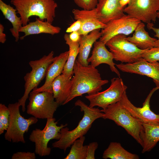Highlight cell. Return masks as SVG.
Segmentation results:
<instances>
[{
    "instance_id": "32",
    "label": "cell",
    "mask_w": 159,
    "mask_h": 159,
    "mask_svg": "<svg viewBox=\"0 0 159 159\" xmlns=\"http://www.w3.org/2000/svg\"><path fill=\"white\" fill-rule=\"evenodd\" d=\"M98 147L97 142H93L87 145V154L86 159H95V154Z\"/></svg>"
},
{
    "instance_id": "37",
    "label": "cell",
    "mask_w": 159,
    "mask_h": 159,
    "mask_svg": "<svg viewBox=\"0 0 159 159\" xmlns=\"http://www.w3.org/2000/svg\"><path fill=\"white\" fill-rule=\"evenodd\" d=\"M130 0H120V4L123 8L126 6Z\"/></svg>"
},
{
    "instance_id": "1",
    "label": "cell",
    "mask_w": 159,
    "mask_h": 159,
    "mask_svg": "<svg viewBox=\"0 0 159 159\" xmlns=\"http://www.w3.org/2000/svg\"><path fill=\"white\" fill-rule=\"evenodd\" d=\"M73 74L74 76L71 79L70 93L63 105L84 94L90 95L99 92L102 90V86L109 82L107 80L102 79L99 71L96 68L90 64L83 66L77 60L74 66Z\"/></svg>"
},
{
    "instance_id": "30",
    "label": "cell",
    "mask_w": 159,
    "mask_h": 159,
    "mask_svg": "<svg viewBox=\"0 0 159 159\" xmlns=\"http://www.w3.org/2000/svg\"><path fill=\"white\" fill-rule=\"evenodd\" d=\"M79 7L83 9L90 10L95 8L98 0H73Z\"/></svg>"
},
{
    "instance_id": "8",
    "label": "cell",
    "mask_w": 159,
    "mask_h": 159,
    "mask_svg": "<svg viewBox=\"0 0 159 159\" xmlns=\"http://www.w3.org/2000/svg\"><path fill=\"white\" fill-rule=\"evenodd\" d=\"M126 35L119 34L112 38L106 44L112 54L114 59L122 63H132L142 58L147 50H142L128 41Z\"/></svg>"
},
{
    "instance_id": "15",
    "label": "cell",
    "mask_w": 159,
    "mask_h": 159,
    "mask_svg": "<svg viewBox=\"0 0 159 159\" xmlns=\"http://www.w3.org/2000/svg\"><path fill=\"white\" fill-rule=\"evenodd\" d=\"M72 13L74 19L81 22V28L77 32L81 35H87L94 30L104 29L106 26V24L98 19L96 8L90 10L74 9Z\"/></svg>"
},
{
    "instance_id": "29",
    "label": "cell",
    "mask_w": 159,
    "mask_h": 159,
    "mask_svg": "<svg viewBox=\"0 0 159 159\" xmlns=\"http://www.w3.org/2000/svg\"><path fill=\"white\" fill-rule=\"evenodd\" d=\"M10 116V112L8 107L4 104H0V123L4 126L5 130L8 128Z\"/></svg>"
},
{
    "instance_id": "31",
    "label": "cell",
    "mask_w": 159,
    "mask_h": 159,
    "mask_svg": "<svg viewBox=\"0 0 159 159\" xmlns=\"http://www.w3.org/2000/svg\"><path fill=\"white\" fill-rule=\"evenodd\" d=\"M35 153L30 152H17L13 154L12 159H35Z\"/></svg>"
},
{
    "instance_id": "2",
    "label": "cell",
    "mask_w": 159,
    "mask_h": 159,
    "mask_svg": "<svg viewBox=\"0 0 159 159\" xmlns=\"http://www.w3.org/2000/svg\"><path fill=\"white\" fill-rule=\"evenodd\" d=\"M74 105L80 107L81 111L84 112L82 119L77 127L72 130H69L66 127L62 128L60 131V138L52 144L53 148L63 150L64 152L75 140L87 133L95 120L102 118L104 115V113L99 108L90 107L80 100L76 101Z\"/></svg>"
},
{
    "instance_id": "28",
    "label": "cell",
    "mask_w": 159,
    "mask_h": 159,
    "mask_svg": "<svg viewBox=\"0 0 159 159\" xmlns=\"http://www.w3.org/2000/svg\"><path fill=\"white\" fill-rule=\"evenodd\" d=\"M142 57L150 62L159 61V47H153L147 50L143 53Z\"/></svg>"
},
{
    "instance_id": "27",
    "label": "cell",
    "mask_w": 159,
    "mask_h": 159,
    "mask_svg": "<svg viewBox=\"0 0 159 159\" xmlns=\"http://www.w3.org/2000/svg\"><path fill=\"white\" fill-rule=\"evenodd\" d=\"M85 140L84 136L75 140L69 153L64 159H86L87 145H83Z\"/></svg>"
},
{
    "instance_id": "25",
    "label": "cell",
    "mask_w": 159,
    "mask_h": 159,
    "mask_svg": "<svg viewBox=\"0 0 159 159\" xmlns=\"http://www.w3.org/2000/svg\"><path fill=\"white\" fill-rule=\"evenodd\" d=\"M64 39L66 43L69 47V54L65 64L62 74L71 78L73 74V70L76 58L79 54V42H74L70 40L69 34H65Z\"/></svg>"
},
{
    "instance_id": "21",
    "label": "cell",
    "mask_w": 159,
    "mask_h": 159,
    "mask_svg": "<svg viewBox=\"0 0 159 159\" xmlns=\"http://www.w3.org/2000/svg\"><path fill=\"white\" fill-rule=\"evenodd\" d=\"M71 78L63 74L56 77L53 81L51 87L55 101L63 105L69 96L71 91Z\"/></svg>"
},
{
    "instance_id": "23",
    "label": "cell",
    "mask_w": 159,
    "mask_h": 159,
    "mask_svg": "<svg viewBox=\"0 0 159 159\" xmlns=\"http://www.w3.org/2000/svg\"><path fill=\"white\" fill-rule=\"evenodd\" d=\"M143 130L141 134L143 143L142 153L151 151L159 141V125L143 123Z\"/></svg>"
},
{
    "instance_id": "17",
    "label": "cell",
    "mask_w": 159,
    "mask_h": 159,
    "mask_svg": "<svg viewBox=\"0 0 159 159\" xmlns=\"http://www.w3.org/2000/svg\"><path fill=\"white\" fill-rule=\"evenodd\" d=\"M105 45L104 43L100 40L96 41L94 44L92 55L87 59L88 62L95 68L102 64H107L109 66L111 71L120 77V74L116 68V64L113 61V55L107 50Z\"/></svg>"
},
{
    "instance_id": "38",
    "label": "cell",
    "mask_w": 159,
    "mask_h": 159,
    "mask_svg": "<svg viewBox=\"0 0 159 159\" xmlns=\"http://www.w3.org/2000/svg\"><path fill=\"white\" fill-rule=\"evenodd\" d=\"M157 17L159 18V11L157 13Z\"/></svg>"
},
{
    "instance_id": "34",
    "label": "cell",
    "mask_w": 159,
    "mask_h": 159,
    "mask_svg": "<svg viewBox=\"0 0 159 159\" xmlns=\"http://www.w3.org/2000/svg\"><path fill=\"white\" fill-rule=\"evenodd\" d=\"M147 27L149 30H152L155 33L154 37H157L158 39L155 42L154 47H159V28L155 27L153 23L148 24Z\"/></svg>"
},
{
    "instance_id": "26",
    "label": "cell",
    "mask_w": 159,
    "mask_h": 159,
    "mask_svg": "<svg viewBox=\"0 0 159 159\" xmlns=\"http://www.w3.org/2000/svg\"><path fill=\"white\" fill-rule=\"evenodd\" d=\"M102 158L107 159H138V155L131 153L123 148L121 144L116 142H111L104 151Z\"/></svg>"
},
{
    "instance_id": "20",
    "label": "cell",
    "mask_w": 159,
    "mask_h": 159,
    "mask_svg": "<svg viewBox=\"0 0 159 159\" xmlns=\"http://www.w3.org/2000/svg\"><path fill=\"white\" fill-rule=\"evenodd\" d=\"M100 29L94 30L87 35H81L79 42V54L77 60L82 65H89L87 59L91 49L95 42L102 35Z\"/></svg>"
},
{
    "instance_id": "7",
    "label": "cell",
    "mask_w": 159,
    "mask_h": 159,
    "mask_svg": "<svg viewBox=\"0 0 159 159\" xmlns=\"http://www.w3.org/2000/svg\"><path fill=\"white\" fill-rule=\"evenodd\" d=\"M53 117L47 119V122L44 128L41 130L36 128L32 132L29 139L35 144V153L42 157L49 155L51 148L48 147L49 141L52 139L59 140L61 137V129L66 127L67 124L57 125V122Z\"/></svg>"
},
{
    "instance_id": "12",
    "label": "cell",
    "mask_w": 159,
    "mask_h": 159,
    "mask_svg": "<svg viewBox=\"0 0 159 159\" xmlns=\"http://www.w3.org/2000/svg\"><path fill=\"white\" fill-rule=\"evenodd\" d=\"M159 88L156 87L150 91L141 107H135L131 102L128 98L126 92L123 93L119 102L133 116L138 119L142 123L158 125L159 114H155L151 110L150 104L152 95Z\"/></svg>"
},
{
    "instance_id": "19",
    "label": "cell",
    "mask_w": 159,
    "mask_h": 159,
    "mask_svg": "<svg viewBox=\"0 0 159 159\" xmlns=\"http://www.w3.org/2000/svg\"><path fill=\"white\" fill-rule=\"evenodd\" d=\"M52 24L47 21H42L36 18L35 21L29 22L20 28L19 32L24 33V35L20 37V39L22 40L26 36L31 35L45 33L54 35L59 33L61 28Z\"/></svg>"
},
{
    "instance_id": "5",
    "label": "cell",
    "mask_w": 159,
    "mask_h": 159,
    "mask_svg": "<svg viewBox=\"0 0 159 159\" xmlns=\"http://www.w3.org/2000/svg\"><path fill=\"white\" fill-rule=\"evenodd\" d=\"M54 52L52 51L47 55H44L39 59L29 62L32 69L24 77V92L18 102L20 106H21L23 112L25 111V103L29 93L37 88L41 82L46 77L48 68L54 60Z\"/></svg>"
},
{
    "instance_id": "11",
    "label": "cell",
    "mask_w": 159,
    "mask_h": 159,
    "mask_svg": "<svg viewBox=\"0 0 159 159\" xmlns=\"http://www.w3.org/2000/svg\"><path fill=\"white\" fill-rule=\"evenodd\" d=\"M159 11V0H130L124 13L147 24L155 23Z\"/></svg>"
},
{
    "instance_id": "4",
    "label": "cell",
    "mask_w": 159,
    "mask_h": 159,
    "mask_svg": "<svg viewBox=\"0 0 159 159\" xmlns=\"http://www.w3.org/2000/svg\"><path fill=\"white\" fill-rule=\"evenodd\" d=\"M101 111L104 113L102 118L112 120L123 128L142 147L141 138L143 130L142 123L133 116L120 102L111 104Z\"/></svg>"
},
{
    "instance_id": "18",
    "label": "cell",
    "mask_w": 159,
    "mask_h": 159,
    "mask_svg": "<svg viewBox=\"0 0 159 159\" xmlns=\"http://www.w3.org/2000/svg\"><path fill=\"white\" fill-rule=\"evenodd\" d=\"M69 54V51H67L54 57V61L48 68L44 84L41 87L36 88L32 91L35 92L46 91L52 93V84L54 80L62 73Z\"/></svg>"
},
{
    "instance_id": "6",
    "label": "cell",
    "mask_w": 159,
    "mask_h": 159,
    "mask_svg": "<svg viewBox=\"0 0 159 159\" xmlns=\"http://www.w3.org/2000/svg\"><path fill=\"white\" fill-rule=\"evenodd\" d=\"M18 102L9 104L10 112L9 125L4 135L6 140L13 143H25L24 134L27 132L30 126L37 123V118L32 117L25 119L21 115Z\"/></svg>"
},
{
    "instance_id": "33",
    "label": "cell",
    "mask_w": 159,
    "mask_h": 159,
    "mask_svg": "<svg viewBox=\"0 0 159 159\" xmlns=\"http://www.w3.org/2000/svg\"><path fill=\"white\" fill-rule=\"evenodd\" d=\"M81 22L79 20H76L66 29V32L67 33L78 32L81 29Z\"/></svg>"
},
{
    "instance_id": "14",
    "label": "cell",
    "mask_w": 159,
    "mask_h": 159,
    "mask_svg": "<svg viewBox=\"0 0 159 159\" xmlns=\"http://www.w3.org/2000/svg\"><path fill=\"white\" fill-rule=\"evenodd\" d=\"M115 65L122 72L145 75L151 78L159 89V62H150L142 58L134 63H121Z\"/></svg>"
},
{
    "instance_id": "10",
    "label": "cell",
    "mask_w": 159,
    "mask_h": 159,
    "mask_svg": "<svg viewBox=\"0 0 159 159\" xmlns=\"http://www.w3.org/2000/svg\"><path fill=\"white\" fill-rule=\"evenodd\" d=\"M111 82L109 87L105 90L85 96L90 101L89 107L97 106L105 110L109 105L120 101L127 87L119 77L112 78Z\"/></svg>"
},
{
    "instance_id": "3",
    "label": "cell",
    "mask_w": 159,
    "mask_h": 159,
    "mask_svg": "<svg viewBox=\"0 0 159 159\" xmlns=\"http://www.w3.org/2000/svg\"><path fill=\"white\" fill-rule=\"evenodd\" d=\"M10 2L19 15L23 26L27 24L29 18L33 16L52 24L58 7L54 0H11Z\"/></svg>"
},
{
    "instance_id": "24",
    "label": "cell",
    "mask_w": 159,
    "mask_h": 159,
    "mask_svg": "<svg viewBox=\"0 0 159 159\" xmlns=\"http://www.w3.org/2000/svg\"><path fill=\"white\" fill-rule=\"evenodd\" d=\"M0 9L5 17L11 23L12 28L10 31L14 37L15 41L17 42L19 38V30L23 26L21 18L16 15V10L11 6L4 3L2 0H0Z\"/></svg>"
},
{
    "instance_id": "35",
    "label": "cell",
    "mask_w": 159,
    "mask_h": 159,
    "mask_svg": "<svg viewBox=\"0 0 159 159\" xmlns=\"http://www.w3.org/2000/svg\"><path fill=\"white\" fill-rule=\"evenodd\" d=\"M70 40L74 42H79L81 35L77 32H74L69 34Z\"/></svg>"
},
{
    "instance_id": "9",
    "label": "cell",
    "mask_w": 159,
    "mask_h": 159,
    "mask_svg": "<svg viewBox=\"0 0 159 159\" xmlns=\"http://www.w3.org/2000/svg\"><path fill=\"white\" fill-rule=\"evenodd\" d=\"M59 105L52 93L31 91L29 94L26 112L37 118H52Z\"/></svg>"
},
{
    "instance_id": "16",
    "label": "cell",
    "mask_w": 159,
    "mask_h": 159,
    "mask_svg": "<svg viewBox=\"0 0 159 159\" xmlns=\"http://www.w3.org/2000/svg\"><path fill=\"white\" fill-rule=\"evenodd\" d=\"M96 8L98 19L105 24L125 15L120 0H98Z\"/></svg>"
},
{
    "instance_id": "13",
    "label": "cell",
    "mask_w": 159,
    "mask_h": 159,
    "mask_svg": "<svg viewBox=\"0 0 159 159\" xmlns=\"http://www.w3.org/2000/svg\"><path fill=\"white\" fill-rule=\"evenodd\" d=\"M141 21L127 14L112 20L106 24L104 28L102 29V35L99 40L106 44L110 39L116 35H128L134 31L138 25Z\"/></svg>"
},
{
    "instance_id": "36",
    "label": "cell",
    "mask_w": 159,
    "mask_h": 159,
    "mask_svg": "<svg viewBox=\"0 0 159 159\" xmlns=\"http://www.w3.org/2000/svg\"><path fill=\"white\" fill-rule=\"evenodd\" d=\"M4 27L3 25L0 24V42L4 44L6 40V37L5 34L4 32Z\"/></svg>"
},
{
    "instance_id": "22",
    "label": "cell",
    "mask_w": 159,
    "mask_h": 159,
    "mask_svg": "<svg viewBox=\"0 0 159 159\" xmlns=\"http://www.w3.org/2000/svg\"><path fill=\"white\" fill-rule=\"evenodd\" d=\"M145 28V24L141 21L137 26L132 36L127 37L128 41L142 50L154 47L155 42L157 39L150 37Z\"/></svg>"
}]
</instances>
